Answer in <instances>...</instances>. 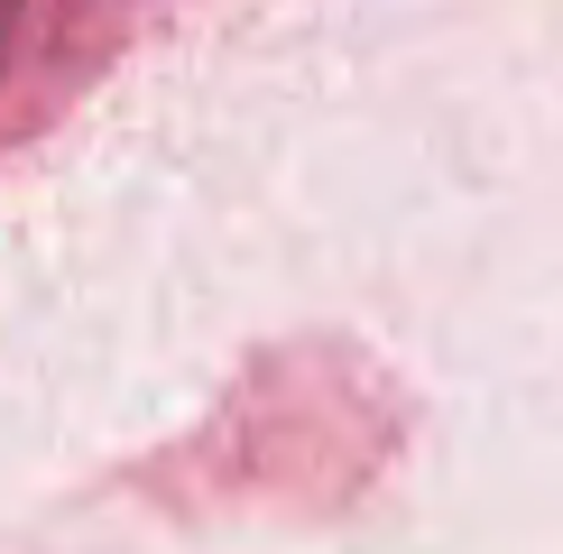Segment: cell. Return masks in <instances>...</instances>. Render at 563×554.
Here are the masks:
<instances>
[{"label": "cell", "instance_id": "1", "mask_svg": "<svg viewBox=\"0 0 563 554\" xmlns=\"http://www.w3.org/2000/svg\"><path fill=\"white\" fill-rule=\"evenodd\" d=\"M10 37H19V0H0V56H10Z\"/></svg>", "mask_w": 563, "mask_h": 554}]
</instances>
